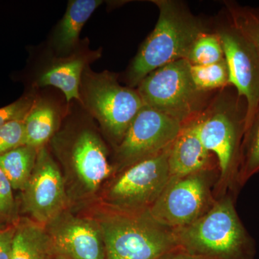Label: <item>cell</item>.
Returning a JSON list of instances; mask_svg holds the SVG:
<instances>
[{"label":"cell","mask_w":259,"mask_h":259,"mask_svg":"<svg viewBox=\"0 0 259 259\" xmlns=\"http://www.w3.org/2000/svg\"><path fill=\"white\" fill-rule=\"evenodd\" d=\"M227 18L254 48L259 56V8L226 2Z\"/></svg>","instance_id":"21"},{"label":"cell","mask_w":259,"mask_h":259,"mask_svg":"<svg viewBox=\"0 0 259 259\" xmlns=\"http://www.w3.org/2000/svg\"><path fill=\"white\" fill-rule=\"evenodd\" d=\"M66 180L46 146L37 153L31 176L21 192V207L34 222L46 226L68 209Z\"/></svg>","instance_id":"11"},{"label":"cell","mask_w":259,"mask_h":259,"mask_svg":"<svg viewBox=\"0 0 259 259\" xmlns=\"http://www.w3.org/2000/svg\"><path fill=\"white\" fill-rule=\"evenodd\" d=\"M52 259H69L67 258V257L65 256V255H60V254H56L54 255V258Z\"/></svg>","instance_id":"30"},{"label":"cell","mask_w":259,"mask_h":259,"mask_svg":"<svg viewBox=\"0 0 259 259\" xmlns=\"http://www.w3.org/2000/svg\"><path fill=\"white\" fill-rule=\"evenodd\" d=\"M35 102L33 95H27L0 108V127L15 120H24Z\"/></svg>","instance_id":"26"},{"label":"cell","mask_w":259,"mask_h":259,"mask_svg":"<svg viewBox=\"0 0 259 259\" xmlns=\"http://www.w3.org/2000/svg\"><path fill=\"white\" fill-rule=\"evenodd\" d=\"M259 172V105L249 122L245 125L242 141L238 185L242 189Z\"/></svg>","instance_id":"20"},{"label":"cell","mask_w":259,"mask_h":259,"mask_svg":"<svg viewBox=\"0 0 259 259\" xmlns=\"http://www.w3.org/2000/svg\"><path fill=\"white\" fill-rule=\"evenodd\" d=\"M38 149L23 145L0 156V168L9 180L13 190L22 192L31 176Z\"/></svg>","instance_id":"19"},{"label":"cell","mask_w":259,"mask_h":259,"mask_svg":"<svg viewBox=\"0 0 259 259\" xmlns=\"http://www.w3.org/2000/svg\"><path fill=\"white\" fill-rule=\"evenodd\" d=\"M85 67L86 60L80 56L58 61L40 75L37 85L59 89L64 94L66 102L74 99L81 103L79 90Z\"/></svg>","instance_id":"16"},{"label":"cell","mask_w":259,"mask_h":259,"mask_svg":"<svg viewBox=\"0 0 259 259\" xmlns=\"http://www.w3.org/2000/svg\"><path fill=\"white\" fill-rule=\"evenodd\" d=\"M168 166L171 177L218 170L216 158L205 148L199 136L196 117L182 124L170 148Z\"/></svg>","instance_id":"14"},{"label":"cell","mask_w":259,"mask_h":259,"mask_svg":"<svg viewBox=\"0 0 259 259\" xmlns=\"http://www.w3.org/2000/svg\"><path fill=\"white\" fill-rule=\"evenodd\" d=\"M56 107L46 100H36L24 120L25 145L40 149L50 141L59 125Z\"/></svg>","instance_id":"17"},{"label":"cell","mask_w":259,"mask_h":259,"mask_svg":"<svg viewBox=\"0 0 259 259\" xmlns=\"http://www.w3.org/2000/svg\"><path fill=\"white\" fill-rule=\"evenodd\" d=\"M53 144L79 195H93L115 172L106 146L93 129L65 131L56 135Z\"/></svg>","instance_id":"8"},{"label":"cell","mask_w":259,"mask_h":259,"mask_svg":"<svg viewBox=\"0 0 259 259\" xmlns=\"http://www.w3.org/2000/svg\"><path fill=\"white\" fill-rule=\"evenodd\" d=\"M214 32L222 44L229 69L230 85L246 102V125L259 105V56L228 19L218 25Z\"/></svg>","instance_id":"12"},{"label":"cell","mask_w":259,"mask_h":259,"mask_svg":"<svg viewBox=\"0 0 259 259\" xmlns=\"http://www.w3.org/2000/svg\"><path fill=\"white\" fill-rule=\"evenodd\" d=\"M81 104L115 143L120 144L144 103L137 90L122 86L110 71L84 69L80 87Z\"/></svg>","instance_id":"6"},{"label":"cell","mask_w":259,"mask_h":259,"mask_svg":"<svg viewBox=\"0 0 259 259\" xmlns=\"http://www.w3.org/2000/svg\"><path fill=\"white\" fill-rule=\"evenodd\" d=\"M15 231L16 223L0 231V259H10Z\"/></svg>","instance_id":"27"},{"label":"cell","mask_w":259,"mask_h":259,"mask_svg":"<svg viewBox=\"0 0 259 259\" xmlns=\"http://www.w3.org/2000/svg\"><path fill=\"white\" fill-rule=\"evenodd\" d=\"M236 197L227 194L189 226L174 231L179 247L199 259H255L254 239L242 223Z\"/></svg>","instance_id":"2"},{"label":"cell","mask_w":259,"mask_h":259,"mask_svg":"<svg viewBox=\"0 0 259 259\" xmlns=\"http://www.w3.org/2000/svg\"><path fill=\"white\" fill-rule=\"evenodd\" d=\"M55 255L45 226L29 218H19L10 259H52Z\"/></svg>","instance_id":"15"},{"label":"cell","mask_w":259,"mask_h":259,"mask_svg":"<svg viewBox=\"0 0 259 259\" xmlns=\"http://www.w3.org/2000/svg\"><path fill=\"white\" fill-rule=\"evenodd\" d=\"M159 15L157 23L143 42L131 65L127 80L139 86L150 73L173 61L185 59L197 37L208 28L184 3L155 0Z\"/></svg>","instance_id":"3"},{"label":"cell","mask_w":259,"mask_h":259,"mask_svg":"<svg viewBox=\"0 0 259 259\" xmlns=\"http://www.w3.org/2000/svg\"><path fill=\"white\" fill-rule=\"evenodd\" d=\"M156 259H199L194 257L193 255L189 254L185 250L181 248L180 247H177L175 249L167 252L161 256L158 257Z\"/></svg>","instance_id":"28"},{"label":"cell","mask_w":259,"mask_h":259,"mask_svg":"<svg viewBox=\"0 0 259 259\" xmlns=\"http://www.w3.org/2000/svg\"><path fill=\"white\" fill-rule=\"evenodd\" d=\"M13 188L8 177L0 168V217L15 224L18 222L19 206L13 194Z\"/></svg>","instance_id":"24"},{"label":"cell","mask_w":259,"mask_h":259,"mask_svg":"<svg viewBox=\"0 0 259 259\" xmlns=\"http://www.w3.org/2000/svg\"><path fill=\"white\" fill-rule=\"evenodd\" d=\"M10 225H12V223L8 222V221H6L4 218L0 217V231L10 226Z\"/></svg>","instance_id":"29"},{"label":"cell","mask_w":259,"mask_h":259,"mask_svg":"<svg viewBox=\"0 0 259 259\" xmlns=\"http://www.w3.org/2000/svg\"><path fill=\"white\" fill-rule=\"evenodd\" d=\"M170 148L117 173L104 192L105 207L126 212L148 210L171 178Z\"/></svg>","instance_id":"9"},{"label":"cell","mask_w":259,"mask_h":259,"mask_svg":"<svg viewBox=\"0 0 259 259\" xmlns=\"http://www.w3.org/2000/svg\"><path fill=\"white\" fill-rule=\"evenodd\" d=\"M25 145L24 120H15L0 127V156Z\"/></svg>","instance_id":"25"},{"label":"cell","mask_w":259,"mask_h":259,"mask_svg":"<svg viewBox=\"0 0 259 259\" xmlns=\"http://www.w3.org/2000/svg\"><path fill=\"white\" fill-rule=\"evenodd\" d=\"M228 87L221 90L196 117L201 140L218 161L216 199L227 194L237 198L241 190L238 185V172L247 105L236 89Z\"/></svg>","instance_id":"1"},{"label":"cell","mask_w":259,"mask_h":259,"mask_svg":"<svg viewBox=\"0 0 259 259\" xmlns=\"http://www.w3.org/2000/svg\"><path fill=\"white\" fill-rule=\"evenodd\" d=\"M182 125L178 121L144 105L116 146L115 172L118 173L171 147Z\"/></svg>","instance_id":"10"},{"label":"cell","mask_w":259,"mask_h":259,"mask_svg":"<svg viewBox=\"0 0 259 259\" xmlns=\"http://www.w3.org/2000/svg\"><path fill=\"white\" fill-rule=\"evenodd\" d=\"M45 228L56 254L69 259H106L101 229L95 218L76 215L67 209Z\"/></svg>","instance_id":"13"},{"label":"cell","mask_w":259,"mask_h":259,"mask_svg":"<svg viewBox=\"0 0 259 259\" xmlns=\"http://www.w3.org/2000/svg\"><path fill=\"white\" fill-rule=\"evenodd\" d=\"M188 61L180 59L147 75L137 90L144 105L182 125L197 117L209 103L210 93L197 88Z\"/></svg>","instance_id":"5"},{"label":"cell","mask_w":259,"mask_h":259,"mask_svg":"<svg viewBox=\"0 0 259 259\" xmlns=\"http://www.w3.org/2000/svg\"><path fill=\"white\" fill-rule=\"evenodd\" d=\"M225 59L220 37L209 30L201 33L194 40L185 60L192 66H201L219 62Z\"/></svg>","instance_id":"23"},{"label":"cell","mask_w":259,"mask_h":259,"mask_svg":"<svg viewBox=\"0 0 259 259\" xmlns=\"http://www.w3.org/2000/svg\"><path fill=\"white\" fill-rule=\"evenodd\" d=\"M218 175V170L214 169L171 177L156 202L148 209L150 215L171 231L192 224L215 202L214 187Z\"/></svg>","instance_id":"7"},{"label":"cell","mask_w":259,"mask_h":259,"mask_svg":"<svg viewBox=\"0 0 259 259\" xmlns=\"http://www.w3.org/2000/svg\"><path fill=\"white\" fill-rule=\"evenodd\" d=\"M191 76L197 88L204 93L223 90L230 85V74L226 59L207 65L192 66Z\"/></svg>","instance_id":"22"},{"label":"cell","mask_w":259,"mask_h":259,"mask_svg":"<svg viewBox=\"0 0 259 259\" xmlns=\"http://www.w3.org/2000/svg\"><path fill=\"white\" fill-rule=\"evenodd\" d=\"M101 0H72L68 4L56 35V45L59 51H68L75 47L80 32Z\"/></svg>","instance_id":"18"},{"label":"cell","mask_w":259,"mask_h":259,"mask_svg":"<svg viewBox=\"0 0 259 259\" xmlns=\"http://www.w3.org/2000/svg\"><path fill=\"white\" fill-rule=\"evenodd\" d=\"M94 218L101 229L106 259H156L179 247L174 231L156 222L148 210L104 207Z\"/></svg>","instance_id":"4"}]
</instances>
